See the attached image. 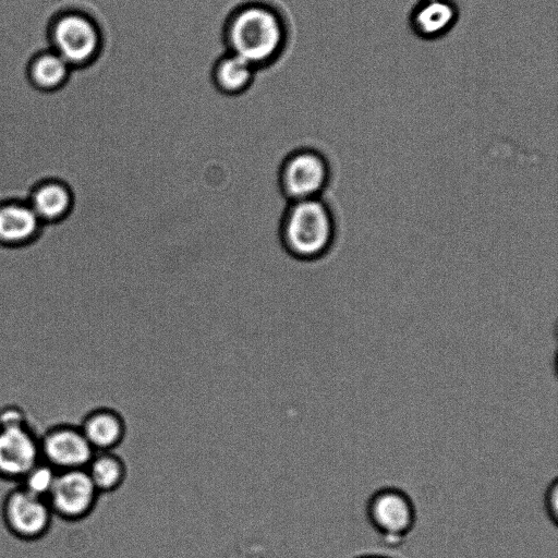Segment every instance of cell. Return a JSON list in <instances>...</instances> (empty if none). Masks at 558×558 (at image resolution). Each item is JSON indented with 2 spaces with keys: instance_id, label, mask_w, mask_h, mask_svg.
<instances>
[{
  "instance_id": "obj_1",
  "label": "cell",
  "mask_w": 558,
  "mask_h": 558,
  "mask_svg": "<svg viewBox=\"0 0 558 558\" xmlns=\"http://www.w3.org/2000/svg\"><path fill=\"white\" fill-rule=\"evenodd\" d=\"M288 27L272 4L248 2L230 16L226 27L228 50L256 69L271 63L283 50Z\"/></svg>"
},
{
  "instance_id": "obj_2",
  "label": "cell",
  "mask_w": 558,
  "mask_h": 558,
  "mask_svg": "<svg viewBox=\"0 0 558 558\" xmlns=\"http://www.w3.org/2000/svg\"><path fill=\"white\" fill-rule=\"evenodd\" d=\"M336 234L331 209L320 197L289 202L283 213L279 236L289 256L313 263L330 251Z\"/></svg>"
},
{
  "instance_id": "obj_3",
  "label": "cell",
  "mask_w": 558,
  "mask_h": 558,
  "mask_svg": "<svg viewBox=\"0 0 558 558\" xmlns=\"http://www.w3.org/2000/svg\"><path fill=\"white\" fill-rule=\"evenodd\" d=\"M39 460V435L23 409L7 405L0 410V478L19 482Z\"/></svg>"
},
{
  "instance_id": "obj_4",
  "label": "cell",
  "mask_w": 558,
  "mask_h": 558,
  "mask_svg": "<svg viewBox=\"0 0 558 558\" xmlns=\"http://www.w3.org/2000/svg\"><path fill=\"white\" fill-rule=\"evenodd\" d=\"M365 515L383 544L391 548L407 541L417 521L413 499L397 486H383L373 492L366 500Z\"/></svg>"
},
{
  "instance_id": "obj_5",
  "label": "cell",
  "mask_w": 558,
  "mask_h": 558,
  "mask_svg": "<svg viewBox=\"0 0 558 558\" xmlns=\"http://www.w3.org/2000/svg\"><path fill=\"white\" fill-rule=\"evenodd\" d=\"M54 50L71 68H83L95 62L104 48V32L98 22L80 11L58 16L50 27Z\"/></svg>"
},
{
  "instance_id": "obj_6",
  "label": "cell",
  "mask_w": 558,
  "mask_h": 558,
  "mask_svg": "<svg viewBox=\"0 0 558 558\" xmlns=\"http://www.w3.org/2000/svg\"><path fill=\"white\" fill-rule=\"evenodd\" d=\"M330 175L328 159L318 148H296L281 163L279 189L288 202L320 197Z\"/></svg>"
},
{
  "instance_id": "obj_7",
  "label": "cell",
  "mask_w": 558,
  "mask_h": 558,
  "mask_svg": "<svg viewBox=\"0 0 558 558\" xmlns=\"http://www.w3.org/2000/svg\"><path fill=\"white\" fill-rule=\"evenodd\" d=\"M1 517L13 537L33 543L49 533L54 515L46 498L33 495L17 485L4 496Z\"/></svg>"
},
{
  "instance_id": "obj_8",
  "label": "cell",
  "mask_w": 558,
  "mask_h": 558,
  "mask_svg": "<svg viewBox=\"0 0 558 558\" xmlns=\"http://www.w3.org/2000/svg\"><path fill=\"white\" fill-rule=\"evenodd\" d=\"M99 496L86 470L75 469L58 471L46 499L53 515L75 522L94 511Z\"/></svg>"
},
{
  "instance_id": "obj_9",
  "label": "cell",
  "mask_w": 558,
  "mask_h": 558,
  "mask_svg": "<svg viewBox=\"0 0 558 558\" xmlns=\"http://www.w3.org/2000/svg\"><path fill=\"white\" fill-rule=\"evenodd\" d=\"M40 457L57 471L85 469L95 450L78 425L59 423L39 436Z\"/></svg>"
},
{
  "instance_id": "obj_10",
  "label": "cell",
  "mask_w": 558,
  "mask_h": 558,
  "mask_svg": "<svg viewBox=\"0 0 558 558\" xmlns=\"http://www.w3.org/2000/svg\"><path fill=\"white\" fill-rule=\"evenodd\" d=\"M95 451H116L128 436L124 414L110 405L89 410L78 424Z\"/></svg>"
},
{
  "instance_id": "obj_11",
  "label": "cell",
  "mask_w": 558,
  "mask_h": 558,
  "mask_svg": "<svg viewBox=\"0 0 558 558\" xmlns=\"http://www.w3.org/2000/svg\"><path fill=\"white\" fill-rule=\"evenodd\" d=\"M43 222L27 202L10 201L0 204V244L21 246L33 241Z\"/></svg>"
},
{
  "instance_id": "obj_12",
  "label": "cell",
  "mask_w": 558,
  "mask_h": 558,
  "mask_svg": "<svg viewBox=\"0 0 558 558\" xmlns=\"http://www.w3.org/2000/svg\"><path fill=\"white\" fill-rule=\"evenodd\" d=\"M458 17L452 0H420L411 11L410 26L423 39H437L454 26Z\"/></svg>"
},
{
  "instance_id": "obj_13",
  "label": "cell",
  "mask_w": 558,
  "mask_h": 558,
  "mask_svg": "<svg viewBox=\"0 0 558 558\" xmlns=\"http://www.w3.org/2000/svg\"><path fill=\"white\" fill-rule=\"evenodd\" d=\"M27 203L43 223H52L64 219L71 211L73 195L63 182L49 180L35 186Z\"/></svg>"
},
{
  "instance_id": "obj_14",
  "label": "cell",
  "mask_w": 558,
  "mask_h": 558,
  "mask_svg": "<svg viewBox=\"0 0 558 558\" xmlns=\"http://www.w3.org/2000/svg\"><path fill=\"white\" fill-rule=\"evenodd\" d=\"M85 470L100 495L117 492L129 475L125 459L116 451H95Z\"/></svg>"
},
{
  "instance_id": "obj_15",
  "label": "cell",
  "mask_w": 558,
  "mask_h": 558,
  "mask_svg": "<svg viewBox=\"0 0 558 558\" xmlns=\"http://www.w3.org/2000/svg\"><path fill=\"white\" fill-rule=\"evenodd\" d=\"M256 68L243 58L228 51L216 63L213 80L223 94L238 95L252 84Z\"/></svg>"
},
{
  "instance_id": "obj_16",
  "label": "cell",
  "mask_w": 558,
  "mask_h": 558,
  "mask_svg": "<svg viewBox=\"0 0 558 558\" xmlns=\"http://www.w3.org/2000/svg\"><path fill=\"white\" fill-rule=\"evenodd\" d=\"M72 68L54 50L36 54L28 66L29 80L43 92L60 88L69 78Z\"/></svg>"
},
{
  "instance_id": "obj_17",
  "label": "cell",
  "mask_w": 558,
  "mask_h": 558,
  "mask_svg": "<svg viewBox=\"0 0 558 558\" xmlns=\"http://www.w3.org/2000/svg\"><path fill=\"white\" fill-rule=\"evenodd\" d=\"M58 471L44 460L33 465L17 482L28 493L47 498Z\"/></svg>"
},
{
  "instance_id": "obj_18",
  "label": "cell",
  "mask_w": 558,
  "mask_h": 558,
  "mask_svg": "<svg viewBox=\"0 0 558 558\" xmlns=\"http://www.w3.org/2000/svg\"><path fill=\"white\" fill-rule=\"evenodd\" d=\"M544 509L547 514V518L553 522L554 525H557L558 518V483L555 478L551 481L544 494Z\"/></svg>"
},
{
  "instance_id": "obj_19",
  "label": "cell",
  "mask_w": 558,
  "mask_h": 558,
  "mask_svg": "<svg viewBox=\"0 0 558 558\" xmlns=\"http://www.w3.org/2000/svg\"><path fill=\"white\" fill-rule=\"evenodd\" d=\"M352 558H396V557L388 555V554H384V553L368 551V553L359 554Z\"/></svg>"
},
{
  "instance_id": "obj_20",
  "label": "cell",
  "mask_w": 558,
  "mask_h": 558,
  "mask_svg": "<svg viewBox=\"0 0 558 558\" xmlns=\"http://www.w3.org/2000/svg\"><path fill=\"white\" fill-rule=\"evenodd\" d=\"M276 73H277V72H276ZM277 74H278V73H277ZM278 76H279V75H278ZM279 78H280V76H279ZM280 81H281V78H280ZM281 83L283 84V82H282V81H281ZM283 86H284V84H283ZM284 88H286V86H284ZM286 90H287V88H286ZM287 94H288V90H287ZM288 96H289V94H288ZM289 99H290V96H289ZM290 101H291V99H290ZM291 105H292V102H291ZM292 110H293V106H292ZM293 114H294V113H293ZM296 133H298V132H296ZM298 138H299V146H302V137H301V135H300L299 133H298Z\"/></svg>"
}]
</instances>
